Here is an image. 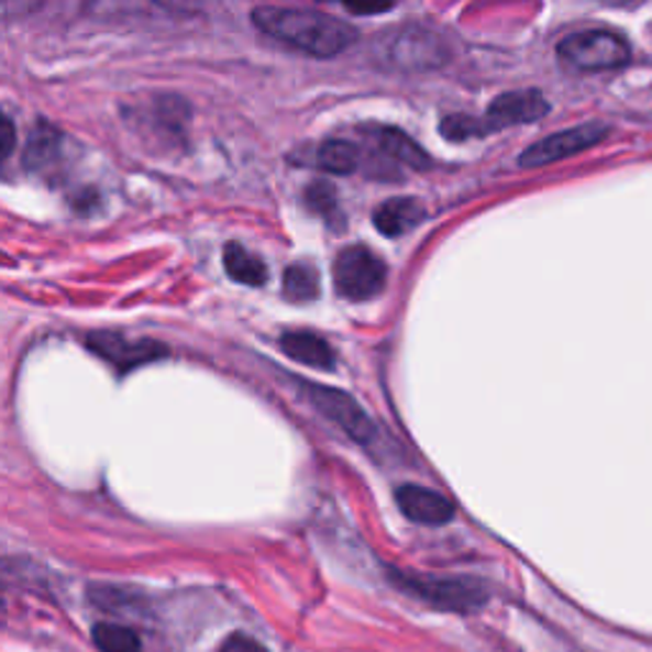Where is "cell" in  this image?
Returning a JSON list of instances; mask_svg holds the SVG:
<instances>
[{
    "instance_id": "cell-13",
    "label": "cell",
    "mask_w": 652,
    "mask_h": 652,
    "mask_svg": "<svg viewBox=\"0 0 652 652\" xmlns=\"http://www.w3.org/2000/svg\"><path fill=\"white\" fill-rule=\"evenodd\" d=\"M280 350L288 357L301 362V365L317 367V369H332L334 367V350L324 336L311 332H288L280 340Z\"/></svg>"
},
{
    "instance_id": "cell-10",
    "label": "cell",
    "mask_w": 652,
    "mask_h": 652,
    "mask_svg": "<svg viewBox=\"0 0 652 652\" xmlns=\"http://www.w3.org/2000/svg\"><path fill=\"white\" fill-rule=\"evenodd\" d=\"M400 512L421 526H446L454 518V505L436 489L421 485H402L396 493Z\"/></svg>"
},
{
    "instance_id": "cell-14",
    "label": "cell",
    "mask_w": 652,
    "mask_h": 652,
    "mask_svg": "<svg viewBox=\"0 0 652 652\" xmlns=\"http://www.w3.org/2000/svg\"><path fill=\"white\" fill-rule=\"evenodd\" d=\"M62 158V133L54 131L52 125L38 123L36 131L31 133L26 153H23V161H26L29 172L46 174L56 161Z\"/></svg>"
},
{
    "instance_id": "cell-12",
    "label": "cell",
    "mask_w": 652,
    "mask_h": 652,
    "mask_svg": "<svg viewBox=\"0 0 652 652\" xmlns=\"http://www.w3.org/2000/svg\"><path fill=\"white\" fill-rule=\"evenodd\" d=\"M426 209L418 199L413 197H396L383 201L380 207L375 209L373 214V224L383 232L385 237H400L410 232L418 224L423 222Z\"/></svg>"
},
{
    "instance_id": "cell-7",
    "label": "cell",
    "mask_w": 652,
    "mask_h": 652,
    "mask_svg": "<svg viewBox=\"0 0 652 652\" xmlns=\"http://www.w3.org/2000/svg\"><path fill=\"white\" fill-rule=\"evenodd\" d=\"M306 398L311 400V406L324 413L329 421H334L344 433H350L354 441L360 444H369L375 439V423L369 421V416L362 410L360 402H354L347 393L327 388V385H317V383H303L301 385Z\"/></svg>"
},
{
    "instance_id": "cell-6",
    "label": "cell",
    "mask_w": 652,
    "mask_h": 652,
    "mask_svg": "<svg viewBox=\"0 0 652 652\" xmlns=\"http://www.w3.org/2000/svg\"><path fill=\"white\" fill-rule=\"evenodd\" d=\"M85 344L100 360L115 367L118 375H128L131 369L151 365V362L164 360L168 354L166 344L156 340H133V336L120 332H90Z\"/></svg>"
},
{
    "instance_id": "cell-15",
    "label": "cell",
    "mask_w": 652,
    "mask_h": 652,
    "mask_svg": "<svg viewBox=\"0 0 652 652\" xmlns=\"http://www.w3.org/2000/svg\"><path fill=\"white\" fill-rule=\"evenodd\" d=\"M224 270L232 280L243 286H263L268 280V265L240 243L224 245Z\"/></svg>"
},
{
    "instance_id": "cell-16",
    "label": "cell",
    "mask_w": 652,
    "mask_h": 652,
    "mask_svg": "<svg viewBox=\"0 0 652 652\" xmlns=\"http://www.w3.org/2000/svg\"><path fill=\"white\" fill-rule=\"evenodd\" d=\"M362 161H365V153L347 141H327L313 153V164L329 174H354Z\"/></svg>"
},
{
    "instance_id": "cell-17",
    "label": "cell",
    "mask_w": 652,
    "mask_h": 652,
    "mask_svg": "<svg viewBox=\"0 0 652 652\" xmlns=\"http://www.w3.org/2000/svg\"><path fill=\"white\" fill-rule=\"evenodd\" d=\"M319 270L311 263H294L284 273V296L288 301L309 303L319 299Z\"/></svg>"
},
{
    "instance_id": "cell-19",
    "label": "cell",
    "mask_w": 652,
    "mask_h": 652,
    "mask_svg": "<svg viewBox=\"0 0 652 652\" xmlns=\"http://www.w3.org/2000/svg\"><path fill=\"white\" fill-rule=\"evenodd\" d=\"M306 205L311 207V212H317L319 217L336 228L342 224V212H340V199H336V191L329 187L327 181H317L306 189Z\"/></svg>"
},
{
    "instance_id": "cell-3",
    "label": "cell",
    "mask_w": 652,
    "mask_h": 652,
    "mask_svg": "<svg viewBox=\"0 0 652 652\" xmlns=\"http://www.w3.org/2000/svg\"><path fill=\"white\" fill-rule=\"evenodd\" d=\"M383 59L398 71H431L452 59V46L429 26H402L385 38Z\"/></svg>"
},
{
    "instance_id": "cell-1",
    "label": "cell",
    "mask_w": 652,
    "mask_h": 652,
    "mask_svg": "<svg viewBox=\"0 0 652 652\" xmlns=\"http://www.w3.org/2000/svg\"><path fill=\"white\" fill-rule=\"evenodd\" d=\"M253 23L265 36L278 38V42L317 56V59H329V56L347 52L357 42V31L350 23L319 11H306V8H255Z\"/></svg>"
},
{
    "instance_id": "cell-11",
    "label": "cell",
    "mask_w": 652,
    "mask_h": 652,
    "mask_svg": "<svg viewBox=\"0 0 652 652\" xmlns=\"http://www.w3.org/2000/svg\"><path fill=\"white\" fill-rule=\"evenodd\" d=\"M362 133L367 135L369 143H373V146L380 151L383 156L396 161V164L410 166V168H429L431 166L429 153L418 146L410 135L398 131V128L367 125V128H362Z\"/></svg>"
},
{
    "instance_id": "cell-18",
    "label": "cell",
    "mask_w": 652,
    "mask_h": 652,
    "mask_svg": "<svg viewBox=\"0 0 652 652\" xmlns=\"http://www.w3.org/2000/svg\"><path fill=\"white\" fill-rule=\"evenodd\" d=\"M92 640L100 652H141V640L131 627L100 622L95 625Z\"/></svg>"
},
{
    "instance_id": "cell-4",
    "label": "cell",
    "mask_w": 652,
    "mask_h": 652,
    "mask_svg": "<svg viewBox=\"0 0 652 652\" xmlns=\"http://www.w3.org/2000/svg\"><path fill=\"white\" fill-rule=\"evenodd\" d=\"M559 56L568 67L582 71L619 69L630 62L632 49L622 36L607 29H589L571 34L559 44Z\"/></svg>"
},
{
    "instance_id": "cell-9",
    "label": "cell",
    "mask_w": 652,
    "mask_h": 652,
    "mask_svg": "<svg viewBox=\"0 0 652 652\" xmlns=\"http://www.w3.org/2000/svg\"><path fill=\"white\" fill-rule=\"evenodd\" d=\"M549 110H551V104L543 98V92H538V90L505 92L493 104H489L485 115L477 118L479 139L482 135L505 131V128L535 123V120L549 115Z\"/></svg>"
},
{
    "instance_id": "cell-8",
    "label": "cell",
    "mask_w": 652,
    "mask_h": 652,
    "mask_svg": "<svg viewBox=\"0 0 652 652\" xmlns=\"http://www.w3.org/2000/svg\"><path fill=\"white\" fill-rule=\"evenodd\" d=\"M609 135V128L601 123H586V125H576L571 131H561L553 133L549 139L538 141L530 146L528 151L520 153L518 164L526 168H538V166H551L555 161L571 158L576 153L589 151L601 143Z\"/></svg>"
},
{
    "instance_id": "cell-21",
    "label": "cell",
    "mask_w": 652,
    "mask_h": 652,
    "mask_svg": "<svg viewBox=\"0 0 652 652\" xmlns=\"http://www.w3.org/2000/svg\"><path fill=\"white\" fill-rule=\"evenodd\" d=\"M217 652H268V650H265L263 642H257L255 638H251V634L235 632V634H230V638L222 642V648Z\"/></svg>"
},
{
    "instance_id": "cell-2",
    "label": "cell",
    "mask_w": 652,
    "mask_h": 652,
    "mask_svg": "<svg viewBox=\"0 0 652 652\" xmlns=\"http://www.w3.org/2000/svg\"><path fill=\"white\" fill-rule=\"evenodd\" d=\"M393 584L410 597H418L444 611H474L485 607L487 589L477 578L464 576H433L416 571H390Z\"/></svg>"
},
{
    "instance_id": "cell-20",
    "label": "cell",
    "mask_w": 652,
    "mask_h": 652,
    "mask_svg": "<svg viewBox=\"0 0 652 652\" xmlns=\"http://www.w3.org/2000/svg\"><path fill=\"white\" fill-rule=\"evenodd\" d=\"M332 3H340L347 8L350 13H357V15H375V13L390 11L398 0H332Z\"/></svg>"
},
{
    "instance_id": "cell-23",
    "label": "cell",
    "mask_w": 652,
    "mask_h": 652,
    "mask_svg": "<svg viewBox=\"0 0 652 652\" xmlns=\"http://www.w3.org/2000/svg\"><path fill=\"white\" fill-rule=\"evenodd\" d=\"M604 5H627V3H634V0H599Z\"/></svg>"
},
{
    "instance_id": "cell-5",
    "label": "cell",
    "mask_w": 652,
    "mask_h": 652,
    "mask_svg": "<svg viewBox=\"0 0 652 652\" xmlns=\"http://www.w3.org/2000/svg\"><path fill=\"white\" fill-rule=\"evenodd\" d=\"M388 265L367 245H350L334 257V288L347 301H369L383 294Z\"/></svg>"
},
{
    "instance_id": "cell-22",
    "label": "cell",
    "mask_w": 652,
    "mask_h": 652,
    "mask_svg": "<svg viewBox=\"0 0 652 652\" xmlns=\"http://www.w3.org/2000/svg\"><path fill=\"white\" fill-rule=\"evenodd\" d=\"M15 151V128L11 123V118L0 110V164L8 161V156Z\"/></svg>"
}]
</instances>
